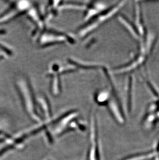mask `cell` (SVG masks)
I'll use <instances>...</instances> for the list:
<instances>
[{
	"label": "cell",
	"mask_w": 159,
	"mask_h": 160,
	"mask_svg": "<svg viewBox=\"0 0 159 160\" xmlns=\"http://www.w3.org/2000/svg\"><path fill=\"white\" fill-rule=\"evenodd\" d=\"M15 87L26 113L33 121L41 122L43 119L29 78L24 76L19 77L16 81Z\"/></svg>",
	"instance_id": "1"
},
{
	"label": "cell",
	"mask_w": 159,
	"mask_h": 160,
	"mask_svg": "<svg viewBox=\"0 0 159 160\" xmlns=\"http://www.w3.org/2000/svg\"><path fill=\"white\" fill-rule=\"evenodd\" d=\"M123 5V4L120 3L117 5V6L108 8V9L101 12L93 19L84 23V25L81 26L78 30V35L80 38H84L90 35L102 24L111 18Z\"/></svg>",
	"instance_id": "2"
},
{
	"label": "cell",
	"mask_w": 159,
	"mask_h": 160,
	"mask_svg": "<svg viewBox=\"0 0 159 160\" xmlns=\"http://www.w3.org/2000/svg\"><path fill=\"white\" fill-rule=\"evenodd\" d=\"M37 39L39 45L42 47L64 44L67 42L71 44L75 42L72 36H69L63 32L52 30H45Z\"/></svg>",
	"instance_id": "3"
},
{
	"label": "cell",
	"mask_w": 159,
	"mask_h": 160,
	"mask_svg": "<svg viewBox=\"0 0 159 160\" xmlns=\"http://www.w3.org/2000/svg\"><path fill=\"white\" fill-rule=\"evenodd\" d=\"M31 7L30 2L26 1L12 2L7 9L0 14V24L8 22L29 11Z\"/></svg>",
	"instance_id": "4"
},
{
	"label": "cell",
	"mask_w": 159,
	"mask_h": 160,
	"mask_svg": "<svg viewBox=\"0 0 159 160\" xmlns=\"http://www.w3.org/2000/svg\"><path fill=\"white\" fill-rule=\"evenodd\" d=\"M60 66L56 63L52 64L49 67L47 76L50 77V90L54 96H58L62 91V85L59 69Z\"/></svg>",
	"instance_id": "5"
},
{
	"label": "cell",
	"mask_w": 159,
	"mask_h": 160,
	"mask_svg": "<svg viewBox=\"0 0 159 160\" xmlns=\"http://www.w3.org/2000/svg\"><path fill=\"white\" fill-rule=\"evenodd\" d=\"M107 9V5L100 2L92 3L91 4H89L84 15V23L90 21V20L93 19Z\"/></svg>",
	"instance_id": "6"
},
{
	"label": "cell",
	"mask_w": 159,
	"mask_h": 160,
	"mask_svg": "<svg viewBox=\"0 0 159 160\" xmlns=\"http://www.w3.org/2000/svg\"><path fill=\"white\" fill-rule=\"evenodd\" d=\"M68 63L74 65L78 70L79 69L85 70H95V69L100 68L101 67L100 63L85 61L77 59V58H70L68 59Z\"/></svg>",
	"instance_id": "7"
},
{
	"label": "cell",
	"mask_w": 159,
	"mask_h": 160,
	"mask_svg": "<svg viewBox=\"0 0 159 160\" xmlns=\"http://www.w3.org/2000/svg\"><path fill=\"white\" fill-rule=\"evenodd\" d=\"M37 103L38 109L41 110L42 113V117L48 120L51 119L52 110L49 100L47 97L45 95H40L37 100Z\"/></svg>",
	"instance_id": "8"
},
{
	"label": "cell",
	"mask_w": 159,
	"mask_h": 160,
	"mask_svg": "<svg viewBox=\"0 0 159 160\" xmlns=\"http://www.w3.org/2000/svg\"><path fill=\"white\" fill-rule=\"evenodd\" d=\"M87 4H84V3H75V2H69V3L66 4H60L58 10L59 9H75V10H79V11H86L87 9Z\"/></svg>",
	"instance_id": "9"
},
{
	"label": "cell",
	"mask_w": 159,
	"mask_h": 160,
	"mask_svg": "<svg viewBox=\"0 0 159 160\" xmlns=\"http://www.w3.org/2000/svg\"><path fill=\"white\" fill-rule=\"evenodd\" d=\"M110 97V93L108 91H99L95 95V101L98 104H105L108 103Z\"/></svg>",
	"instance_id": "10"
}]
</instances>
